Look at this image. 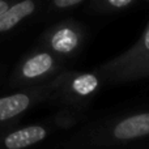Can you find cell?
Returning a JSON list of instances; mask_svg holds the SVG:
<instances>
[{"label": "cell", "mask_w": 149, "mask_h": 149, "mask_svg": "<svg viewBox=\"0 0 149 149\" xmlns=\"http://www.w3.org/2000/svg\"><path fill=\"white\" fill-rule=\"evenodd\" d=\"M149 134V114H140L124 119L114 130L118 139H134Z\"/></svg>", "instance_id": "1"}, {"label": "cell", "mask_w": 149, "mask_h": 149, "mask_svg": "<svg viewBox=\"0 0 149 149\" xmlns=\"http://www.w3.org/2000/svg\"><path fill=\"white\" fill-rule=\"evenodd\" d=\"M80 1H82V0H54V4L59 8H67L79 4Z\"/></svg>", "instance_id": "8"}, {"label": "cell", "mask_w": 149, "mask_h": 149, "mask_svg": "<svg viewBox=\"0 0 149 149\" xmlns=\"http://www.w3.org/2000/svg\"><path fill=\"white\" fill-rule=\"evenodd\" d=\"M29 106V98L25 94H15L0 98V120H5L22 113Z\"/></svg>", "instance_id": "4"}, {"label": "cell", "mask_w": 149, "mask_h": 149, "mask_svg": "<svg viewBox=\"0 0 149 149\" xmlns=\"http://www.w3.org/2000/svg\"><path fill=\"white\" fill-rule=\"evenodd\" d=\"M144 43H145V47L149 50V29L147 31V34H145V38H144Z\"/></svg>", "instance_id": "11"}, {"label": "cell", "mask_w": 149, "mask_h": 149, "mask_svg": "<svg viewBox=\"0 0 149 149\" xmlns=\"http://www.w3.org/2000/svg\"><path fill=\"white\" fill-rule=\"evenodd\" d=\"M52 65V58L49 54H41L29 59L24 65L22 72L26 77H37L39 74L47 72Z\"/></svg>", "instance_id": "6"}, {"label": "cell", "mask_w": 149, "mask_h": 149, "mask_svg": "<svg viewBox=\"0 0 149 149\" xmlns=\"http://www.w3.org/2000/svg\"><path fill=\"white\" fill-rule=\"evenodd\" d=\"M8 8V4L7 1H4V0H0V15H1L3 12H4L5 9Z\"/></svg>", "instance_id": "10"}, {"label": "cell", "mask_w": 149, "mask_h": 149, "mask_svg": "<svg viewBox=\"0 0 149 149\" xmlns=\"http://www.w3.org/2000/svg\"><path fill=\"white\" fill-rule=\"evenodd\" d=\"M34 8H36V5H34V3L31 0H24V1L17 3V4H15L10 8L8 7L0 15V31L12 29L22 18H25L26 16L33 13Z\"/></svg>", "instance_id": "3"}, {"label": "cell", "mask_w": 149, "mask_h": 149, "mask_svg": "<svg viewBox=\"0 0 149 149\" xmlns=\"http://www.w3.org/2000/svg\"><path fill=\"white\" fill-rule=\"evenodd\" d=\"M79 43V37L73 30L65 28L60 29L54 34L51 39V45L59 52H70L72 51Z\"/></svg>", "instance_id": "5"}, {"label": "cell", "mask_w": 149, "mask_h": 149, "mask_svg": "<svg viewBox=\"0 0 149 149\" xmlns=\"http://www.w3.org/2000/svg\"><path fill=\"white\" fill-rule=\"evenodd\" d=\"M107 1L115 8H123L126 5H128L132 0H107Z\"/></svg>", "instance_id": "9"}, {"label": "cell", "mask_w": 149, "mask_h": 149, "mask_svg": "<svg viewBox=\"0 0 149 149\" xmlns=\"http://www.w3.org/2000/svg\"><path fill=\"white\" fill-rule=\"evenodd\" d=\"M98 80L93 74H82V76L77 77L73 81V89L76 90L79 94L86 95L92 93L93 90L97 88Z\"/></svg>", "instance_id": "7"}, {"label": "cell", "mask_w": 149, "mask_h": 149, "mask_svg": "<svg viewBox=\"0 0 149 149\" xmlns=\"http://www.w3.org/2000/svg\"><path fill=\"white\" fill-rule=\"evenodd\" d=\"M46 136V131L42 127H28V128L16 131L5 139V145L9 149H21L31 144L41 141Z\"/></svg>", "instance_id": "2"}]
</instances>
